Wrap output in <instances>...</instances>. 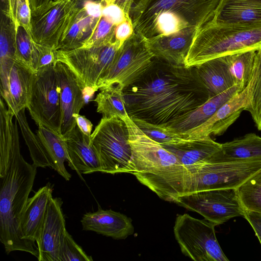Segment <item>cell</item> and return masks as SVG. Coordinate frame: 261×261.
I'll return each instance as SVG.
<instances>
[{"label":"cell","instance_id":"obj_44","mask_svg":"<svg viewBox=\"0 0 261 261\" xmlns=\"http://www.w3.org/2000/svg\"><path fill=\"white\" fill-rule=\"evenodd\" d=\"M32 16L41 13L51 3L53 0H29Z\"/></svg>","mask_w":261,"mask_h":261},{"label":"cell","instance_id":"obj_20","mask_svg":"<svg viewBox=\"0 0 261 261\" xmlns=\"http://www.w3.org/2000/svg\"><path fill=\"white\" fill-rule=\"evenodd\" d=\"M53 185L48 182L28 199L22 214L20 228L24 240L36 246L41 236L47 206L53 197Z\"/></svg>","mask_w":261,"mask_h":261},{"label":"cell","instance_id":"obj_34","mask_svg":"<svg viewBox=\"0 0 261 261\" xmlns=\"http://www.w3.org/2000/svg\"><path fill=\"white\" fill-rule=\"evenodd\" d=\"M16 59L34 73L37 71V56L35 42L32 35L22 27L16 24Z\"/></svg>","mask_w":261,"mask_h":261},{"label":"cell","instance_id":"obj_9","mask_svg":"<svg viewBox=\"0 0 261 261\" xmlns=\"http://www.w3.org/2000/svg\"><path fill=\"white\" fill-rule=\"evenodd\" d=\"M154 59L146 39L134 33L119 49L112 66L99 81L97 90L114 84L124 88L133 84L149 69Z\"/></svg>","mask_w":261,"mask_h":261},{"label":"cell","instance_id":"obj_40","mask_svg":"<svg viewBox=\"0 0 261 261\" xmlns=\"http://www.w3.org/2000/svg\"><path fill=\"white\" fill-rule=\"evenodd\" d=\"M35 47L37 56V71L48 67L55 66L57 63L56 50L36 42Z\"/></svg>","mask_w":261,"mask_h":261},{"label":"cell","instance_id":"obj_42","mask_svg":"<svg viewBox=\"0 0 261 261\" xmlns=\"http://www.w3.org/2000/svg\"><path fill=\"white\" fill-rule=\"evenodd\" d=\"M244 218L252 226L261 244V213L245 210Z\"/></svg>","mask_w":261,"mask_h":261},{"label":"cell","instance_id":"obj_25","mask_svg":"<svg viewBox=\"0 0 261 261\" xmlns=\"http://www.w3.org/2000/svg\"><path fill=\"white\" fill-rule=\"evenodd\" d=\"M256 158H261V137L251 133L222 144L220 149L207 161L232 162Z\"/></svg>","mask_w":261,"mask_h":261},{"label":"cell","instance_id":"obj_33","mask_svg":"<svg viewBox=\"0 0 261 261\" xmlns=\"http://www.w3.org/2000/svg\"><path fill=\"white\" fill-rule=\"evenodd\" d=\"M237 190L245 210L261 213V169L247 179Z\"/></svg>","mask_w":261,"mask_h":261},{"label":"cell","instance_id":"obj_37","mask_svg":"<svg viewBox=\"0 0 261 261\" xmlns=\"http://www.w3.org/2000/svg\"><path fill=\"white\" fill-rule=\"evenodd\" d=\"M71 235L65 230L62 237L59 250V261H92Z\"/></svg>","mask_w":261,"mask_h":261},{"label":"cell","instance_id":"obj_38","mask_svg":"<svg viewBox=\"0 0 261 261\" xmlns=\"http://www.w3.org/2000/svg\"><path fill=\"white\" fill-rule=\"evenodd\" d=\"M5 4L4 8L7 9L6 12L12 13L10 16L14 18L16 24L32 35V12L29 0H8Z\"/></svg>","mask_w":261,"mask_h":261},{"label":"cell","instance_id":"obj_6","mask_svg":"<svg viewBox=\"0 0 261 261\" xmlns=\"http://www.w3.org/2000/svg\"><path fill=\"white\" fill-rule=\"evenodd\" d=\"M102 173L133 174L132 151L127 126L117 117L102 118L90 135Z\"/></svg>","mask_w":261,"mask_h":261},{"label":"cell","instance_id":"obj_32","mask_svg":"<svg viewBox=\"0 0 261 261\" xmlns=\"http://www.w3.org/2000/svg\"><path fill=\"white\" fill-rule=\"evenodd\" d=\"M250 85L248 111L257 129L261 131V49L256 52Z\"/></svg>","mask_w":261,"mask_h":261},{"label":"cell","instance_id":"obj_24","mask_svg":"<svg viewBox=\"0 0 261 261\" xmlns=\"http://www.w3.org/2000/svg\"><path fill=\"white\" fill-rule=\"evenodd\" d=\"M238 92H240L238 87L234 85L225 92L210 98L187 115L169 124L161 126L179 133L199 126L206 121L224 103Z\"/></svg>","mask_w":261,"mask_h":261},{"label":"cell","instance_id":"obj_22","mask_svg":"<svg viewBox=\"0 0 261 261\" xmlns=\"http://www.w3.org/2000/svg\"><path fill=\"white\" fill-rule=\"evenodd\" d=\"M221 144L215 141L209 135L189 140L183 143L162 145L173 153L191 175L196 168L220 149Z\"/></svg>","mask_w":261,"mask_h":261},{"label":"cell","instance_id":"obj_13","mask_svg":"<svg viewBox=\"0 0 261 261\" xmlns=\"http://www.w3.org/2000/svg\"><path fill=\"white\" fill-rule=\"evenodd\" d=\"M80 0H53L40 14L32 16V36L37 43L57 50L80 8Z\"/></svg>","mask_w":261,"mask_h":261},{"label":"cell","instance_id":"obj_15","mask_svg":"<svg viewBox=\"0 0 261 261\" xmlns=\"http://www.w3.org/2000/svg\"><path fill=\"white\" fill-rule=\"evenodd\" d=\"M56 71L62 113L61 135L65 140L76 127L75 114H79L86 103L83 90L69 68L64 64L57 62Z\"/></svg>","mask_w":261,"mask_h":261},{"label":"cell","instance_id":"obj_29","mask_svg":"<svg viewBox=\"0 0 261 261\" xmlns=\"http://www.w3.org/2000/svg\"><path fill=\"white\" fill-rule=\"evenodd\" d=\"M100 18L89 14L84 7L81 6L68 33L59 44L58 49L68 50L81 47L93 32Z\"/></svg>","mask_w":261,"mask_h":261},{"label":"cell","instance_id":"obj_41","mask_svg":"<svg viewBox=\"0 0 261 261\" xmlns=\"http://www.w3.org/2000/svg\"><path fill=\"white\" fill-rule=\"evenodd\" d=\"M134 28L130 17L116 26L115 31V40L117 41L121 46L124 42L132 36Z\"/></svg>","mask_w":261,"mask_h":261},{"label":"cell","instance_id":"obj_18","mask_svg":"<svg viewBox=\"0 0 261 261\" xmlns=\"http://www.w3.org/2000/svg\"><path fill=\"white\" fill-rule=\"evenodd\" d=\"M197 31L194 28H187L146 40L155 58L172 65L183 66Z\"/></svg>","mask_w":261,"mask_h":261},{"label":"cell","instance_id":"obj_8","mask_svg":"<svg viewBox=\"0 0 261 261\" xmlns=\"http://www.w3.org/2000/svg\"><path fill=\"white\" fill-rule=\"evenodd\" d=\"M216 226L188 214L177 215L173 231L181 252L195 261H228L216 238Z\"/></svg>","mask_w":261,"mask_h":261},{"label":"cell","instance_id":"obj_3","mask_svg":"<svg viewBox=\"0 0 261 261\" xmlns=\"http://www.w3.org/2000/svg\"><path fill=\"white\" fill-rule=\"evenodd\" d=\"M122 120L128 131L137 179L166 201L175 202L189 193L191 175L177 157L145 134L129 116Z\"/></svg>","mask_w":261,"mask_h":261},{"label":"cell","instance_id":"obj_27","mask_svg":"<svg viewBox=\"0 0 261 261\" xmlns=\"http://www.w3.org/2000/svg\"><path fill=\"white\" fill-rule=\"evenodd\" d=\"M38 126L36 134L48 156L50 168L66 180H69L71 175L64 165L65 162L69 160L66 140L61 135L44 126Z\"/></svg>","mask_w":261,"mask_h":261},{"label":"cell","instance_id":"obj_1","mask_svg":"<svg viewBox=\"0 0 261 261\" xmlns=\"http://www.w3.org/2000/svg\"><path fill=\"white\" fill-rule=\"evenodd\" d=\"M132 119L162 126L187 115L210 98L196 67L177 66L154 58L149 69L124 88Z\"/></svg>","mask_w":261,"mask_h":261},{"label":"cell","instance_id":"obj_7","mask_svg":"<svg viewBox=\"0 0 261 261\" xmlns=\"http://www.w3.org/2000/svg\"><path fill=\"white\" fill-rule=\"evenodd\" d=\"M120 43L116 40L103 46L56 50V61L66 65L76 77L85 96L97 91L99 81L112 66Z\"/></svg>","mask_w":261,"mask_h":261},{"label":"cell","instance_id":"obj_10","mask_svg":"<svg viewBox=\"0 0 261 261\" xmlns=\"http://www.w3.org/2000/svg\"><path fill=\"white\" fill-rule=\"evenodd\" d=\"M260 169L261 158L232 162L206 161L191 173L189 193L213 189H237Z\"/></svg>","mask_w":261,"mask_h":261},{"label":"cell","instance_id":"obj_11","mask_svg":"<svg viewBox=\"0 0 261 261\" xmlns=\"http://www.w3.org/2000/svg\"><path fill=\"white\" fill-rule=\"evenodd\" d=\"M175 203L200 214L216 225L222 224L234 217H244L245 213L237 188L189 193L178 197Z\"/></svg>","mask_w":261,"mask_h":261},{"label":"cell","instance_id":"obj_35","mask_svg":"<svg viewBox=\"0 0 261 261\" xmlns=\"http://www.w3.org/2000/svg\"><path fill=\"white\" fill-rule=\"evenodd\" d=\"M132 120L145 134L161 145L178 144L189 140L185 134L177 133L161 125L141 120Z\"/></svg>","mask_w":261,"mask_h":261},{"label":"cell","instance_id":"obj_36","mask_svg":"<svg viewBox=\"0 0 261 261\" xmlns=\"http://www.w3.org/2000/svg\"><path fill=\"white\" fill-rule=\"evenodd\" d=\"M116 26L102 16L93 32L82 47H99L114 41Z\"/></svg>","mask_w":261,"mask_h":261},{"label":"cell","instance_id":"obj_39","mask_svg":"<svg viewBox=\"0 0 261 261\" xmlns=\"http://www.w3.org/2000/svg\"><path fill=\"white\" fill-rule=\"evenodd\" d=\"M98 1L102 6V16L114 24L117 25L130 17L114 2V0Z\"/></svg>","mask_w":261,"mask_h":261},{"label":"cell","instance_id":"obj_5","mask_svg":"<svg viewBox=\"0 0 261 261\" xmlns=\"http://www.w3.org/2000/svg\"><path fill=\"white\" fill-rule=\"evenodd\" d=\"M261 49V23L208 21L198 30L185 66L195 67L216 58Z\"/></svg>","mask_w":261,"mask_h":261},{"label":"cell","instance_id":"obj_45","mask_svg":"<svg viewBox=\"0 0 261 261\" xmlns=\"http://www.w3.org/2000/svg\"><path fill=\"white\" fill-rule=\"evenodd\" d=\"M139 0H114V2L119 6L124 13L130 16L132 8Z\"/></svg>","mask_w":261,"mask_h":261},{"label":"cell","instance_id":"obj_16","mask_svg":"<svg viewBox=\"0 0 261 261\" xmlns=\"http://www.w3.org/2000/svg\"><path fill=\"white\" fill-rule=\"evenodd\" d=\"M250 85L224 103L206 121L195 128L186 131L188 140L196 139L212 134L221 136L246 110L249 103Z\"/></svg>","mask_w":261,"mask_h":261},{"label":"cell","instance_id":"obj_17","mask_svg":"<svg viewBox=\"0 0 261 261\" xmlns=\"http://www.w3.org/2000/svg\"><path fill=\"white\" fill-rule=\"evenodd\" d=\"M62 204L59 197H52L48 203L41 236L37 242L39 261H59L60 242L66 230Z\"/></svg>","mask_w":261,"mask_h":261},{"label":"cell","instance_id":"obj_28","mask_svg":"<svg viewBox=\"0 0 261 261\" xmlns=\"http://www.w3.org/2000/svg\"><path fill=\"white\" fill-rule=\"evenodd\" d=\"M124 87L120 84H112L101 88L93 100L97 105V112L102 117H117L123 120L128 116L125 104Z\"/></svg>","mask_w":261,"mask_h":261},{"label":"cell","instance_id":"obj_43","mask_svg":"<svg viewBox=\"0 0 261 261\" xmlns=\"http://www.w3.org/2000/svg\"><path fill=\"white\" fill-rule=\"evenodd\" d=\"M76 123V126L81 131L86 135L90 136L92 130L93 124L85 116L79 114L73 115Z\"/></svg>","mask_w":261,"mask_h":261},{"label":"cell","instance_id":"obj_31","mask_svg":"<svg viewBox=\"0 0 261 261\" xmlns=\"http://www.w3.org/2000/svg\"><path fill=\"white\" fill-rule=\"evenodd\" d=\"M15 118L29 148L33 163L37 167H50V162L44 147L37 134L33 132L29 124L25 109L21 110Z\"/></svg>","mask_w":261,"mask_h":261},{"label":"cell","instance_id":"obj_23","mask_svg":"<svg viewBox=\"0 0 261 261\" xmlns=\"http://www.w3.org/2000/svg\"><path fill=\"white\" fill-rule=\"evenodd\" d=\"M211 20L225 23H261V0H221Z\"/></svg>","mask_w":261,"mask_h":261},{"label":"cell","instance_id":"obj_2","mask_svg":"<svg viewBox=\"0 0 261 261\" xmlns=\"http://www.w3.org/2000/svg\"><path fill=\"white\" fill-rule=\"evenodd\" d=\"M7 109L0 112V241L7 254L20 251L39 256L37 246L22 238L20 219L37 174L20 151L16 119Z\"/></svg>","mask_w":261,"mask_h":261},{"label":"cell","instance_id":"obj_19","mask_svg":"<svg viewBox=\"0 0 261 261\" xmlns=\"http://www.w3.org/2000/svg\"><path fill=\"white\" fill-rule=\"evenodd\" d=\"M83 230L122 240L134 232L132 219L112 210L99 208L95 212L84 214L81 220Z\"/></svg>","mask_w":261,"mask_h":261},{"label":"cell","instance_id":"obj_12","mask_svg":"<svg viewBox=\"0 0 261 261\" xmlns=\"http://www.w3.org/2000/svg\"><path fill=\"white\" fill-rule=\"evenodd\" d=\"M27 109L38 126L61 135L62 113L55 66L35 73Z\"/></svg>","mask_w":261,"mask_h":261},{"label":"cell","instance_id":"obj_26","mask_svg":"<svg viewBox=\"0 0 261 261\" xmlns=\"http://www.w3.org/2000/svg\"><path fill=\"white\" fill-rule=\"evenodd\" d=\"M195 67L211 98L235 85L223 56L207 60Z\"/></svg>","mask_w":261,"mask_h":261},{"label":"cell","instance_id":"obj_21","mask_svg":"<svg viewBox=\"0 0 261 261\" xmlns=\"http://www.w3.org/2000/svg\"><path fill=\"white\" fill-rule=\"evenodd\" d=\"M65 140L69 157L68 165L72 170L80 175L101 172L99 159L90 136L83 134L76 126Z\"/></svg>","mask_w":261,"mask_h":261},{"label":"cell","instance_id":"obj_4","mask_svg":"<svg viewBox=\"0 0 261 261\" xmlns=\"http://www.w3.org/2000/svg\"><path fill=\"white\" fill-rule=\"evenodd\" d=\"M221 0H139L130 17L135 33L148 39L187 28L197 30L211 20Z\"/></svg>","mask_w":261,"mask_h":261},{"label":"cell","instance_id":"obj_30","mask_svg":"<svg viewBox=\"0 0 261 261\" xmlns=\"http://www.w3.org/2000/svg\"><path fill=\"white\" fill-rule=\"evenodd\" d=\"M256 52L250 50L223 56L240 92L246 87L251 79Z\"/></svg>","mask_w":261,"mask_h":261},{"label":"cell","instance_id":"obj_14","mask_svg":"<svg viewBox=\"0 0 261 261\" xmlns=\"http://www.w3.org/2000/svg\"><path fill=\"white\" fill-rule=\"evenodd\" d=\"M35 74L16 59L0 60L1 97L14 116L29 106Z\"/></svg>","mask_w":261,"mask_h":261}]
</instances>
